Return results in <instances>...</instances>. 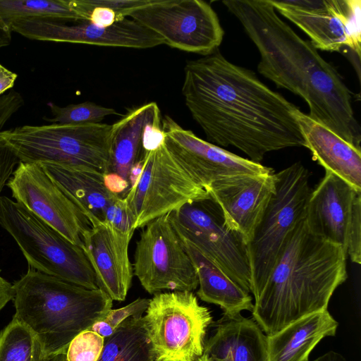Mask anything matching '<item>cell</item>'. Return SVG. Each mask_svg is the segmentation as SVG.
I'll return each instance as SVG.
<instances>
[{"label": "cell", "mask_w": 361, "mask_h": 361, "mask_svg": "<svg viewBox=\"0 0 361 361\" xmlns=\"http://www.w3.org/2000/svg\"><path fill=\"white\" fill-rule=\"evenodd\" d=\"M36 335L13 317L0 332V361H49Z\"/></svg>", "instance_id": "28"}, {"label": "cell", "mask_w": 361, "mask_h": 361, "mask_svg": "<svg viewBox=\"0 0 361 361\" xmlns=\"http://www.w3.org/2000/svg\"><path fill=\"white\" fill-rule=\"evenodd\" d=\"M160 36L164 44L203 56L219 49L224 31L202 0H151L128 16Z\"/></svg>", "instance_id": "12"}, {"label": "cell", "mask_w": 361, "mask_h": 361, "mask_svg": "<svg viewBox=\"0 0 361 361\" xmlns=\"http://www.w3.org/2000/svg\"><path fill=\"white\" fill-rule=\"evenodd\" d=\"M357 191L345 180L326 171L310 195L305 212L309 231L323 240L341 246L346 254L348 232Z\"/></svg>", "instance_id": "19"}, {"label": "cell", "mask_w": 361, "mask_h": 361, "mask_svg": "<svg viewBox=\"0 0 361 361\" xmlns=\"http://www.w3.org/2000/svg\"><path fill=\"white\" fill-rule=\"evenodd\" d=\"M18 78V75L9 71L0 63V96L11 89Z\"/></svg>", "instance_id": "38"}, {"label": "cell", "mask_w": 361, "mask_h": 361, "mask_svg": "<svg viewBox=\"0 0 361 361\" xmlns=\"http://www.w3.org/2000/svg\"><path fill=\"white\" fill-rule=\"evenodd\" d=\"M0 18L8 27L26 19L81 21L71 0H0Z\"/></svg>", "instance_id": "27"}, {"label": "cell", "mask_w": 361, "mask_h": 361, "mask_svg": "<svg viewBox=\"0 0 361 361\" xmlns=\"http://www.w3.org/2000/svg\"><path fill=\"white\" fill-rule=\"evenodd\" d=\"M143 319L154 361H196L203 355L212 316L193 292L155 294Z\"/></svg>", "instance_id": "8"}, {"label": "cell", "mask_w": 361, "mask_h": 361, "mask_svg": "<svg viewBox=\"0 0 361 361\" xmlns=\"http://www.w3.org/2000/svg\"><path fill=\"white\" fill-rule=\"evenodd\" d=\"M276 11L310 39L317 49L361 51L360 0H269Z\"/></svg>", "instance_id": "13"}, {"label": "cell", "mask_w": 361, "mask_h": 361, "mask_svg": "<svg viewBox=\"0 0 361 361\" xmlns=\"http://www.w3.org/2000/svg\"><path fill=\"white\" fill-rule=\"evenodd\" d=\"M275 191L247 243L255 297L267 281L290 231L305 217L310 173L300 162L275 173Z\"/></svg>", "instance_id": "7"}, {"label": "cell", "mask_w": 361, "mask_h": 361, "mask_svg": "<svg viewBox=\"0 0 361 361\" xmlns=\"http://www.w3.org/2000/svg\"><path fill=\"white\" fill-rule=\"evenodd\" d=\"M104 222L123 233H134V219L125 197H118L107 207Z\"/></svg>", "instance_id": "34"}, {"label": "cell", "mask_w": 361, "mask_h": 361, "mask_svg": "<svg viewBox=\"0 0 361 361\" xmlns=\"http://www.w3.org/2000/svg\"><path fill=\"white\" fill-rule=\"evenodd\" d=\"M305 146L326 171L338 176L361 192V149L302 112L294 111Z\"/></svg>", "instance_id": "20"}, {"label": "cell", "mask_w": 361, "mask_h": 361, "mask_svg": "<svg viewBox=\"0 0 361 361\" xmlns=\"http://www.w3.org/2000/svg\"><path fill=\"white\" fill-rule=\"evenodd\" d=\"M52 118L44 119L52 123L80 124L98 123L106 116L118 114L114 109L96 104L91 102H85L77 104L59 106L49 104Z\"/></svg>", "instance_id": "29"}, {"label": "cell", "mask_w": 361, "mask_h": 361, "mask_svg": "<svg viewBox=\"0 0 361 361\" xmlns=\"http://www.w3.org/2000/svg\"><path fill=\"white\" fill-rule=\"evenodd\" d=\"M347 255L312 234L305 219L286 238L267 281L254 297V321L271 336L307 314L326 310L347 279Z\"/></svg>", "instance_id": "3"}, {"label": "cell", "mask_w": 361, "mask_h": 361, "mask_svg": "<svg viewBox=\"0 0 361 361\" xmlns=\"http://www.w3.org/2000/svg\"><path fill=\"white\" fill-rule=\"evenodd\" d=\"M161 120L159 108L152 102L130 109L111 125L109 173L129 182L132 167L144 154L145 133L153 127L161 126Z\"/></svg>", "instance_id": "23"}, {"label": "cell", "mask_w": 361, "mask_h": 361, "mask_svg": "<svg viewBox=\"0 0 361 361\" xmlns=\"http://www.w3.org/2000/svg\"><path fill=\"white\" fill-rule=\"evenodd\" d=\"M312 361H346L345 357L340 353L329 351Z\"/></svg>", "instance_id": "41"}, {"label": "cell", "mask_w": 361, "mask_h": 361, "mask_svg": "<svg viewBox=\"0 0 361 361\" xmlns=\"http://www.w3.org/2000/svg\"><path fill=\"white\" fill-rule=\"evenodd\" d=\"M125 199L135 230L184 205L211 197L170 154L162 141L154 150L145 151L140 176Z\"/></svg>", "instance_id": "9"}, {"label": "cell", "mask_w": 361, "mask_h": 361, "mask_svg": "<svg viewBox=\"0 0 361 361\" xmlns=\"http://www.w3.org/2000/svg\"><path fill=\"white\" fill-rule=\"evenodd\" d=\"M14 318L28 327L51 358L66 354L71 341L102 319L113 300L89 289L30 268L13 283Z\"/></svg>", "instance_id": "4"}, {"label": "cell", "mask_w": 361, "mask_h": 361, "mask_svg": "<svg viewBox=\"0 0 361 361\" xmlns=\"http://www.w3.org/2000/svg\"><path fill=\"white\" fill-rule=\"evenodd\" d=\"M119 20L116 13L107 8L97 7L92 10L89 22L99 27H108Z\"/></svg>", "instance_id": "37"}, {"label": "cell", "mask_w": 361, "mask_h": 361, "mask_svg": "<svg viewBox=\"0 0 361 361\" xmlns=\"http://www.w3.org/2000/svg\"><path fill=\"white\" fill-rule=\"evenodd\" d=\"M6 185L16 202L82 247L89 221L39 164L20 161Z\"/></svg>", "instance_id": "14"}, {"label": "cell", "mask_w": 361, "mask_h": 361, "mask_svg": "<svg viewBox=\"0 0 361 361\" xmlns=\"http://www.w3.org/2000/svg\"><path fill=\"white\" fill-rule=\"evenodd\" d=\"M104 338L87 329L78 334L69 343L67 361H97L103 349Z\"/></svg>", "instance_id": "32"}, {"label": "cell", "mask_w": 361, "mask_h": 361, "mask_svg": "<svg viewBox=\"0 0 361 361\" xmlns=\"http://www.w3.org/2000/svg\"><path fill=\"white\" fill-rule=\"evenodd\" d=\"M0 269V311L11 301L14 296L13 284L5 279L1 274Z\"/></svg>", "instance_id": "39"}, {"label": "cell", "mask_w": 361, "mask_h": 361, "mask_svg": "<svg viewBox=\"0 0 361 361\" xmlns=\"http://www.w3.org/2000/svg\"><path fill=\"white\" fill-rule=\"evenodd\" d=\"M179 236L196 247L248 293L252 277L247 243L231 230L219 207L212 199L188 204L171 213Z\"/></svg>", "instance_id": "10"}, {"label": "cell", "mask_w": 361, "mask_h": 361, "mask_svg": "<svg viewBox=\"0 0 361 361\" xmlns=\"http://www.w3.org/2000/svg\"><path fill=\"white\" fill-rule=\"evenodd\" d=\"M149 299L138 298L128 305L112 310L101 319L96 322L90 328L103 338L111 336L116 328L130 317H142L148 307Z\"/></svg>", "instance_id": "31"}, {"label": "cell", "mask_w": 361, "mask_h": 361, "mask_svg": "<svg viewBox=\"0 0 361 361\" xmlns=\"http://www.w3.org/2000/svg\"><path fill=\"white\" fill-rule=\"evenodd\" d=\"M207 191L221 210L227 227L247 243L275 191L274 172L222 179Z\"/></svg>", "instance_id": "17"}, {"label": "cell", "mask_w": 361, "mask_h": 361, "mask_svg": "<svg viewBox=\"0 0 361 361\" xmlns=\"http://www.w3.org/2000/svg\"><path fill=\"white\" fill-rule=\"evenodd\" d=\"M97 361H154L143 316L128 318L104 338Z\"/></svg>", "instance_id": "26"}, {"label": "cell", "mask_w": 361, "mask_h": 361, "mask_svg": "<svg viewBox=\"0 0 361 361\" xmlns=\"http://www.w3.org/2000/svg\"><path fill=\"white\" fill-rule=\"evenodd\" d=\"M171 213L141 228L136 242L133 274L151 295L165 290L193 292L198 286L195 269L173 226Z\"/></svg>", "instance_id": "11"}, {"label": "cell", "mask_w": 361, "mask_h": 361, "mask_svg": "<svg viewBox=\"0 0 361 361\" xmlns=\"http://www.w3.org/2000/svg\"><path fill=\"white\" fill-rule=\"evenodd\" d=\"M51 179L78 207L90 226L104 221L107 207L118 197L105 186V173L94 169L39 164Z\"/></svg>", "instance_id": "22"}, {"label": "cell", "mask_w": 361, "mask_h": 361, "mask_svg": "<svg viewBox=\"0 0 361 361\" xmlns=\"http://www.w3.org/2000/svg\"><path fill=\"white\" fill-rule=\"evenodd\" d=\"M338 322L327 310L307 314L267 336L269 361H309L324 338L336 334Z\"/></svg>", "instance_id": "24"}, {"label": "cell", "mask_w": 361, "mask_h": 361, "mask_svg": "<svg viewBox=\"0 0 361 361\" xmlns=\"http://www.w3.org/2000/svg\"><path fill=\"white\" fill-rule=\"evenodd\" d=\"M11 30L0 18V49L8 46L12 39Z\"/></svg>", "instance_id": "40"}, {"label": "cell", "mask_w": 361, "mask_h": 361, "mask_svg": "<svg viewBox=\"0 0 361 361\" xmlns=\"http://www.w3.org/2000/svg\"><path fill=\"white\" fill-rule=\"evenodd\" d=\"M195 269L198 279L197 296L219 305L224 314L234 317L253 309L252 298L225 274L216 264L186 240L180 238Z\"/></svg>", "instance_id": "25"}, {"label": "cell", "mask_w": 361, "mask_h": 361, "mask_svg": "<svg viewBox=\"0 0 361 361\" xmlns=\"http://www.w3.org/2000/svg\"><path fill=\"white\" fill-rule=\"evenodd\" d=\"M151 0H71L73 8L81 21L90 20V14L94 8H107L116 13L118 20L127 18L133 10L145 6Z\"/></svg>", "instance_id": "33"}, {"label": "cell", "mask_w": 361, "mask_h": 361, "mask_svg": "<svg viewBox=\"0 0 361 361\" xmlns=\"http://www.w3.org/2000/svg\"><path fill=\"white\" fill-rule=\"evenodd\" d=\"M24 105L22 95L11 90L0 96V131L6 122ZM20 160L5 145L0 142V196Z\"/></svg>", "instance_id": "30"}, {"label": "cell", "mask_w": 361, "mask_h": 361, "mask_svg": "<svg viewBox=\"0 0 361 361\" xmlns=\"http://www.w3.org/2000/svg\"><path fill=\"white\" fill-rule=\"evenodd\" d=\"M196 361H218V360H213L203 354Z\"/></svg>", "instance_id": "43"}, {"label": "cell", "mask_w": 361, "mask_h": 361, "mask_svg": "<svg viewBox=\"0 0 361 361\" xmlns=\"http://www.w3.org/2000/svg\"><path fill=\"white\" fill-rule=\"evenodd\" d=\"M215 327L204 355L218 361H269L267 336L255 321L224 314Z\"/></svg>", "instance_id": "21"}, {"label": "cell", "mask_w": 361, "mask_h": 361, "mask_svg": "<svg viewBox=\"0 0 361 361\" xmlns=\"http://www.w3.org/2000/svg\"><path fill=\"white\" fill-rule=\"evenodd\" d=\"M346 255L356 264L361 263V193L355 201L348 232Z\"/></svg>", "instance_id": "35"}, {"label": "cell", "mask_w": 361, "mask_h": 361, "mask_svg": "<svg viewBox=\"0 0 361 361\" xmlns=\"http://www.w3.org/2000/svg\"><path fill=\"white\" fill-rule=\"evenodd\" d=\"M104 183L110 192L123 197H126L130 188L128 181L114 173H105Z\"/></svg>", "instance_id": "36"}, {"label": "cell", "mask_w": 361, "mask_h": 361, "mask_svg": "<svg viewBox=\"0 0 361 361\" xmlns=\"http://www.w3.org/2000/svg\"><path fill=\"white\" fill-rule=\"evenodd\" d=\"M256 46L258 72L278 87L300 97L308 116L360 149V128L352 106V92L338 71L277 14L269 0H226Z\"/></svg>", "instance_id": "2"}, {"label": "cell", "mask_w": 361, "mask_h": 361, "mask_svg": "<svg viewBox=\"0 0 361 361\" xmlns=\"http://www.w3.org/2000/svg\"><path fill=\"white\" fill-rule=\"evenodd\" d=\"M49 361H67L66 354H59L50 359Z\"/></svg>", "instance_id": "42"}, {"label": "cell", "mask_w": 361, "mask_h": 361, "mask_svg": "<svg viewBox=\"0 0 361 361\" xmlns=\"http://www.w3.org/2000/svg\"><path fill=\"white\" fill-rule=\"evenodd\" d=\"M9 28L11 32L39 41L133 49L164 44L160 36L127 18L108 27H99L88 21L70 25L57 20L26 19L12 23Z\"/></svg>", "instance_id": "16"}, {"label": "cell", "mask_w": 361, "mask_h": 361, "mask_svg": "<svg viewBox=\"0 0 361 361\" xmlns=\"http://www.w3.org/2000/svg\"><path fill=\"white\" fill-rule=\"evenodd\" d=\"M0 225L17 243L30 268L89 289H99L82 247L6 196H0Z\"/></svg>", "instance_id": "6"}, {"label": "cell", "mask_w": 361, "mask_h": 361, "mask_svg": "<svg viewBox=\"0 0 361 361\" xmlns=\"http://www.w3.org/2000/svg\"><path fill=\"white\" fill-rule=\"evenodd\" d=\"M161 129L168 151L206 190L212 183L230 177L274 172L270 167L198 137L169 116L162 118Z\"/></svg>", "instance_id": "15"}, {"label": "cell", "mask_w": 361, "mask_h": 361, "mask_svg": "<svg viewBox=\"0 0 361 361\" xmlns=\"http://www.w3.org/2000/svg\"><path fill=\"white\" fill-rule=\"evenodd\" d=\"M184 73L185 105L207 142L234 147L257 163L270 152L305 146L294 116L298 107L219 49L187 61Z\"/></svg>", "instance_id": "1"}, {"label": "cell", "mask_w": 361, "mask_h": 361, "mask_svg": "<svg viewBox=\"0 0 361 361\" xmlns=\"http://www.w3.org/2000/svg\"><path fill=\"white\" fill-rule=\"evenodd\" d=\"M111 125H25L0 131V142L20 161L49 163L109 173Z\"/></svg>", "instance_id": "5"}, {"label": "cell", "mask_w": 361, "mask_h": 361, "mask_svg": "<svg viewBox=\"0 0 361 361\" xmlns=\"http://www.w3.org/2000/svg\"><path fill=\"white\" fill-rule=\"evenodd\" d=\"M133 235L104 222L92 224L82 233V247L99 288L112 300H125L132 285L134 274L128 248Z\"/></svg>", "instance_id": "18"}]
</instances>
